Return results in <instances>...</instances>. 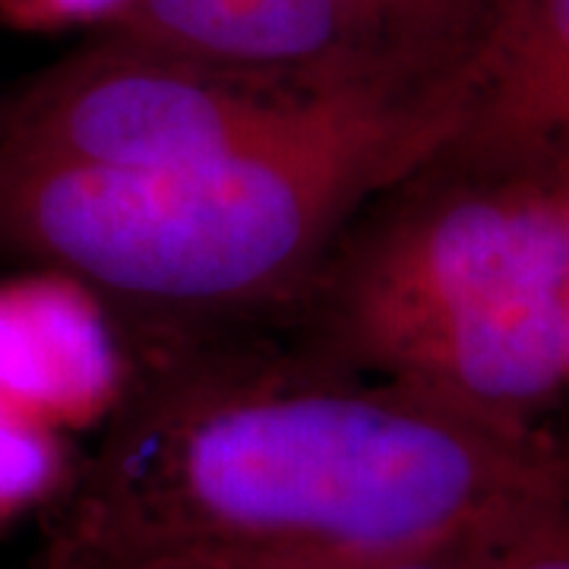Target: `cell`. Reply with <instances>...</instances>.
I'll return each instance as SVG.
<instances>
[{
    "label": "cell",
    "instance_id": "cell-7",
    "mask_svg": "<svg viewBox=\"0 0 569 569\" xmlns=\"http://www.w3.org/2000/svg\"><path fill=\"white\" fill-rule=\"evenodd\" d=\"M127 377L121 332L86 284L36 269L0 282V392L70 430L102 425Z\"/></svg>",
    "mask_w": 569,
    "mask_h": 569
},
{
    "label": "cell",
    "instance_id": "cell-10",
    "mask_svg": "<svg viewBox=\"0 0 569 569\" xmlns=\"http://www.w3.org/2000/svg\"><path fill=\"white\" fill-rule=\"evenodd\" d=\"M133 0H0V20L26 32H54L70 26H114Z\"/></svg>",
    "mask_w": 569,
    "mask_h": 569
},
{
    "label": "cell",
    "instance_id": "cell-8",
    "mask_svg": "<svg viewBox=\"0 0 569 569\" xmlns=\"http://www.w3.org/2000/svg\"><path fill=\"white\" fill-rule=\"evenodd\" d=\"M481 569H569V430L531 488L485 531Z\"/></svg>",
    "mask_w": 569,
    "mask_h": 569
},
{
    "label": "cell",
    "instance_id": "cell-6",
    "mask_svg": "<svg viewBox=\"0 0 569 569\" xmlns=\"http://www.w3.org/2000/svg\"><path fill=\"white\" fill-rule=\"evenodd\" d=\"M569 197V0H497L452 80V121L427 156Z\"/></svg>",
    "mask_w": 569,
    "mask_h": 569
},
{
    "label": "cell",
    "instance_id": "cell-1",
    "mask_svg": "<svg viewBox=\"0 0 569 569\" xmlns=\"http://www.w3.org/2000/svg\"><path fill=\"white\" fill-rule=\"evenodd\" d=\"M127 377L39 569H365L481 538L557 427L307 358L266 320L118 323Z\"/></svg>",
    "mask_w": 569,
    "mask_h": 569
},
{
    "label": "cell",
    "instance_id": "cell-5",
    "mask_svg": "<svg viewBox=\"0 0 569 569\" xmlns=\"http://www.w3.org/2000/svg\"><path fill=\"white\" fill-rule=\"evenodd\" d=\"M497 0H133L102 32L305 96L440 92Z\"/></svg>",
    "mask_w": 569,
    "mask_h": 569
},
{
    "label": "cell",
    "instance_id": "cell-3",
    "mask_svg": "<svg viewBox=\"0 0 569 569\" xmlns=\"http://www.w3.org/2000/svg\"><path fill=\"white\" fill-rule=\"evenodd\" d=\"M567 193L425 159L266 323L332 370L538 427L567 399Z\"/></svg>",
    "mask_w": 569,
    "mask_h": 569
},
{
    "label": "cell",
    "instance_id": "cell-2",
    "mask_svg": "<svg viewBox=\"0 0 569 569\" xmlns=\"http://www.w3.org/2000/svg\"><path fill=\"white\" fill-rule=\"evenodd\" d=\"M452 89L351 96L203 162L96 171L0 156V260L51 269L118 323L269 320L358 206L447 137Z\"/></svg>",
    "mask_w": 569,
    "mask_h": 569
},
{
    "label": "cell",
    "instance_id": "cell-9",
    "mask_svg": "<svg viewBox=\"0 0 569 569\" xmlns=\"http://www.w3.org/2000/svg\"><path fill=\"white\" fill-rule=\"evenodd\" d=\"M70 475L63 433L0 392V522L51 503Z\"/></svg>",
    "mask_w": 569,
    "mask_h": 569
},
{
    "label": "cell",
    "instance_id": "cell-12",
    "mask_svg": "<svg viewBox=\"0 0 569 569\" xmlns=\"http://www.w3.org/2000/svg\"><path fill=\"white\" fill-rule=\"evenodd\" d=\"M567 399H569V269H567Z\"/></svg>",
    "mask_w": 569,
    "mask_h": 569
},
{
    "label": "cell",
    "instance_id": "cell-11",
    "mask_svg": "<svg viewBox=\"0 0 569 569\" xmlns=\"http://www.w3.org/2000/svg\"><path fill=\"white\" fill-rule=\"evenodd\" d=\"M481 538L449 545V548L425 550V553H411V557H399V560H387V563H373V567L365 569H481Z\"/></svg>",
    "mask_w": 569,
    "mask_h": 569
},
{
    "label": "cell",
    "instance_id": "cell-4",
    "mask_svg": "<svg viewBox=\"0 0 569 569\" xmlns=\"http://www.w3.org/2000/svg\"><path fill=\"white\" fill-rule=\"evenodd\" d=\"M342 99L351 96L288 92L99 32L0 96V156L96 171L203 162L284 137Z\"/></svg>",
    "mask_w": 569,
    "mask_h": 569
}]
</instances>
